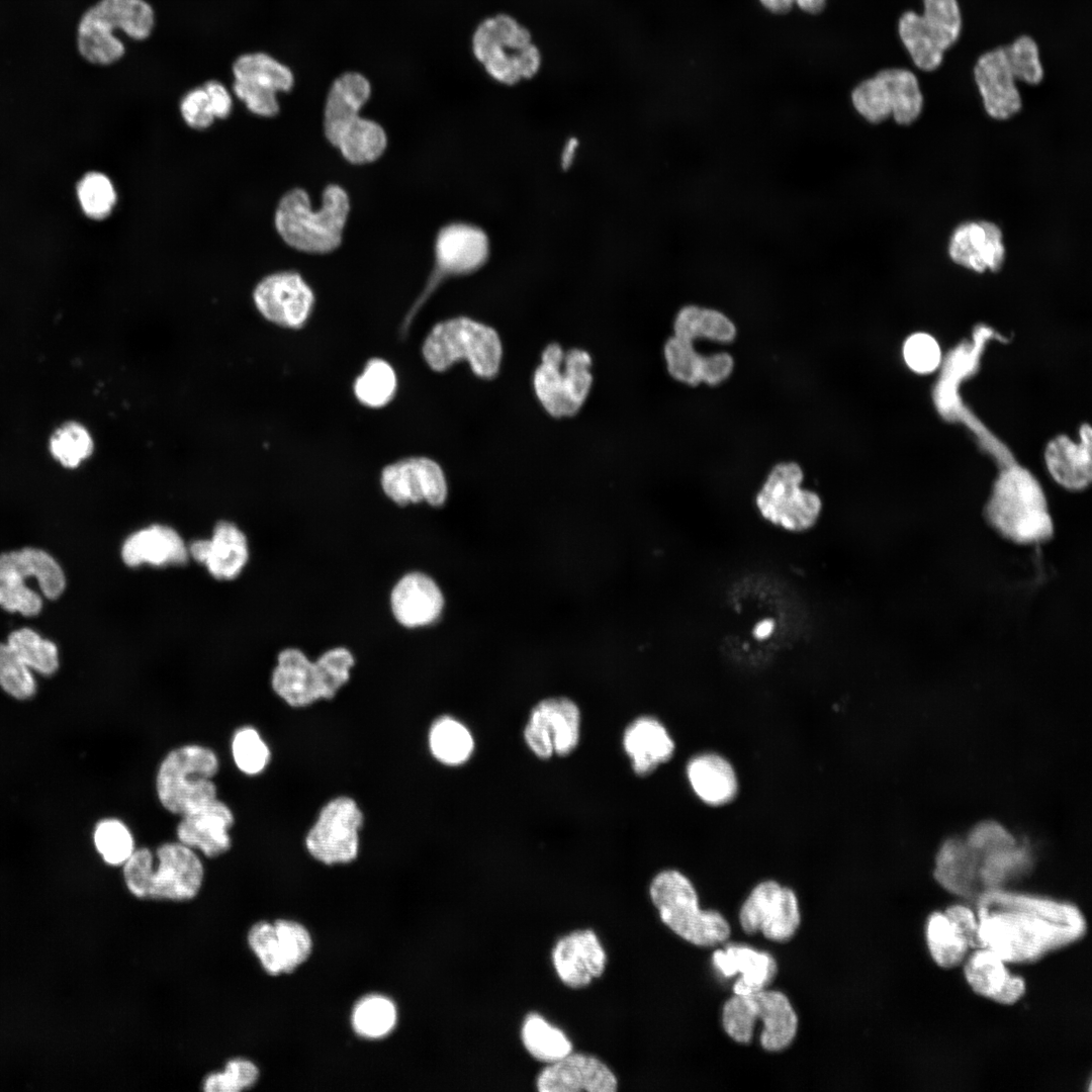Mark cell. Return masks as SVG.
<instances>
[{
    "label": "cell",
    "mask_w": 1092,
    "mask_h": 1092,
    "mask_svg": "<svg viewBox=\"0 0 1092 1092\" xmlns=\"http://www.w3.org/2000/svg\"><path fill=\"white\" fill-rule=\"evenodd\" d=\"M982 947L1006 963H1031L1074 943L1086 932V920L1073 904L999 890L978 900Z\"/></svg>",
    "instance_id": "cell-1"
},
{
    "label": "cell",
    "mask_w": 1092,
    "mask_h": 1092,
    "mask_svg": "<svg viewBox=\"0 0 1092 1092\" xmlns=\"http://www.w3.org/2000/svg\"><path fill=\"white\" fill-rule=\"evenodd\" d=\"M1030 844L995 821H984L939 847L933 875L946 891L978 900L1005 890L1033 867Z\"/></svg>",
    "instance_id": "cell-2"
},
{
    "label": "cell",
    "mask_w": 1092,
    "mask_h": 1092,
    "mask_svg": "<svg viewBox=\"0 0 1092 1092\" xmlns=\"http://www.w3.org/2000/svg\"><path fill=\"white\" fill-rule=\"evenodd\" d=\"M988 525L1017 545L1048 542L1054 524L1046 499L1035 477L1026 469L1009 465L997 478L985 507Z\"/></svg>",
    "instance_id": "cell-3"
},
{
    "label": "cell",
    "mask_w": 1092,
    "mask_h": 1092,
    "mask_svg": "<svg viewBox=\"0 0 1092 1092\" xmlns=\"http://www.w3.org/2000/svg\"><path fill=\"white\" fill-rule=\"evenodd\" d=\"M349 212V195L337 184L325 188L321 207L315 210L308 193L293 188L279 200L274 223L278 235L290 248L324 255L340 247Z\"/></svg>",
    "instance_id": "cell-4"
},
{
    "label": "cell",
    "mask_w": 1092,
    "mask_h": 1092,
    "mask_svg": "<svg viewBox=\"0 0 1092 1092\" xmlns=\"http://www.w3.org/2000/svg\"><path fill=\"white\" fill-rule=\"evenodd\" d=\"M128 891L136 898L187 901L197 896L204 869L194 850L183 843L165 842L156 850L134 849L122 864Z\"/></svg>",
    "instance_id": "cell-5"
},
{
    "label": "cell",
    "mask_w": 1092,
    "mask_h": 1092,
    "mask_svg": "<svg viewBox=\"0 0 1092 1092\" xmlns=\"http://www.w3.org/2000/svg\"><path fill=\"white\" fill-rule=\"evenodd\" d=\"M155 25V10L146 0H98L80 18L77 50L90 64L112 65L125 54V46L115 35L116 30L133 40H146Z\"/></svg>",
    "instance_id": "cell-6"
},
{
    "label": "cell",
    "mask_w": 1092,
    "mask_h": 1092,
    "mask_svg": "<svg viewBox=\"0 0 1092 1092\" xmlns=\"http://www.w3.org/2000/svg\"><path fill=\"white\" fill-rule=\"evenodd\" d=\"M427 364L444 371L466 360L475 375L494 377L503 358L502 341L494 329L469 317L459 316L437 324L423 345Z\"/></svg>",
    "instance_id": "cell-7"
},
{
    "label": "cell",
    "mask_w": 1092,
    "mask_h": 1092,
    "mask_svg": "<svg viewBox=\"0 0 1092 1092\" xmlns=\"http://www.w3.org/2000/svg\"><path fill=\"white\" fill-rule=\"evenodd\" d=\"M649 895L663 923L687 941L711 946L730 934L726 919L717 911L701 910L692 882L676 870H663L651 881Z\"/></svg>",
    "instance_id": "cell-8"
},
{
    "label": "cell",
    "mask_w": 1092,
    "mask_h": 1092,
    "mask_svg": "<svg viewBox=\"0 0 1092 1092\" xmlns=\"http://www.w3.org/2000/svg\"><path fill=\"white\" fill-rule=\"evenodd\" d=\"M472 50L486 72L509 86L534 77L541 66V54L530 31L507 14L486 18L477 26Z\"/></svg>",
    "instance_id": "cell-9"
},
{
    "label": "cell",
    "mask_w": 1092,
    "mask_h": 1092,
    "mask_svg": "<svg viewBox=\"0 0 1092 1092\" xmlns=\"http://www.w3.org/2000/svg\"><path fill=\"white\" fill-rule=\"evenodd\" d=\"M219 762L208 747L189 744L171 750L162 760L156 778L160 803L169 812L183 815L216 798L212 778Z\"/></svg>",
    "instance_id": "cell-10"
},
{
    "label": "cell",
    "mask_w": 1092,
    "mask_h": 1092,
    "mask_svg": "<svg viewBox=\"0 0 1092 1092\" xmlns=\"http://www.w3.org/2000/svg\"><path fill=\"white\" fill-rule=\"evenodd\" d=\"M34 579L42 596L58 599L65 590V573L47 551L25 547L0 554V607L32 617L42 608L41 596L27 585Z\"/></svg>",
    "instance_id": "cell-11"
},
{
    "label": "cell",
    "mask_w": 1092,
    "mask_h": 1092,
    "mask_svg": "<svg viewBox=\"0 0 1092 1092\" xmlns=\"http://www.w3.org/2000/svg\"><path fill=\"white\" fill-rule=\"evenodd\" d=\"M590 367L592 357L585 350L564 351L556 343L543 350L533 374V388L550 416L567 418L579 412L592 388Z\"/></svg>",
    "instance_id": "cell-12"
},
{
    "label": "cell",
    "mask_w": 1092,
    "mask_h": 1092,
    "mask_svg": "<svg viewBox=\"0 0 1092 1092\" xmlns=\"http://www.w3.org/2000/svg\"><path fill=\"white\" fill-rule=\"evenodd\" d=\"M756 1020L763 1023L760 1041L766 1051L785 1049L796 1035L797 1015L788 998L779 991L762 989L745 995L735 994L723 1007L724 1029L738 1042L750 1041Z\"/></svg>",
    "instance_id": "cell-13"
},
{
    "label": "cell",
    "mask_w": 1092,
    "mask_h": 1092,
    "mask_svg": "<svg viewBox=\"0 0 1092 1092\" xmlns=\"http://www.w3.org/2000/svg\"><path fill=\"white\" fill-rule=\"evenodd\" d=\"M923 14L904 12L898 22L899 36L913 63L923 71L937 69L944 52L962 31V15L957 0H923Z\"/></svg>",
    "instance_id": "cell-14"
},
{
    "label": "cell",
    "mask_w": 1092,
    "mask_h": 1092,
    "mask_svg": "<svg viewBox=\"0 0 1092 1092\" xmlns=\"http://www.w3.org/2000/svg\"><path fill=\"white\" fill-rule=\"evenodd\" d=\"M851 102L857 113L872 123L893 116L897 123L907 125L920 115L923 96L911 71L889 68L859 83L851 92Z\"/></svg>",
    "instance_id": "cell-15"
},
{
    "label": "cell",
    "mask_w": 1092,
    "mask_h": 1092,
    "mask_svg": "<svg viewBox=\"0 0 1092 1092\" xmlns=\"http://www.w3.org/2000/svg\"><path fill=\"white\" fill-rule=\"evenodd\" d=\"M803 472L796 463H781L756 495L761 516L786 530L801 532L815 525L822 504L813 491L800 487Z\"/></svg>",
    "instance_id": "cell-16"
},
{
    "label": "cell",
    "mask_w": 1092,
    "mask_h": 1092,
    "mask_svg": "<svg viewBox=\"0 0 1092 1092\" xmlns=\"http://www.w3.org/2000/svg\"><path fill=\"white\" fill-rule=\"evenodd\" d=\"M233 91L247 109L261 117H273L279 110L278 92H289L294 84L292 71L267 53H245L232 65Z\"/></svg>",
    "instance_id": "cell-17"
},
{
    "label": "cell",
    "mask_w": 1092,
    "mask_h": 1092,
    "mask_svg": "<svg viewBox=\"0 0 1092 1092\" xmlns=\"http://www.w3.org/2000/svg\"><path fill=\"white\" fill-rule=\"evenodd\" d=\"M580 732L581 712L577 704L566 697H550L530 711L523 738L536 757L548 759L554 754L566 756L573 752Z\"/></svg>",
    "instance_id": "cell-18"
},
{
    "label": "cell",
    "mask_w": 1092,
    "mask_h": 1092,
    "mask_svg": "<svg viewBox=\"0 0 1092 1092\" xmlns=\"http://www.w3.org/2000/svg\"><path fill=\"white\" fill-rule=\"evenodd\" d=\"M362 822L363 815L353 799L338 797L330 801L306 835L308 852L327 864L352 861L357 856Z\"/></svg>",
    "instance_id": "cell-19"
},
{
    "label": "cell",
    "mask_w": 1092,
    "mask_h": 1092,
    "mask_svg": "<svg viewBox=\"0 0 1092 1092\" xmlns=\"http://www.w3.org/2000/svg\"><path fill=\"white\" fill-rule=\"evenodd\" d=\"M739 921L748 934L760 931L768 939L786 941L800 924L797 897L776 881L760 882L743 903Z\"/></svg>",
    "instance_id": "cell-20"
},
{
    "label": "cell",
    "mask_w": 1092,
    "mask_h": 1092,
    "mask_svg": "<svg viewBox=\"0 0 1092 1092\" xmlns=\"http://www.w3.org/2000/svg\"><path fill=\"white\" fill-rule=\"evenodd\" d=\"M384 494L394 504L427 503L441 508L448 497V484L441 466L427 457H411L383 468L380 477Z\"/></svg>",
    "instance_id": "cell-21"
},
{
    "label": "cell",
    "mask_w": 1092,
    "mask_h": 1092,
    "mask_svg": "<svg viewBox=\"0 0 1092 1092\" xmlns=\"http://www.w3.org/2000/svg\"><path fill=\"white\" fill-rule=\"evenodd\" d=\"M247 939L261 966L271 976L295 970L308 958L312 947L307 929L286 919L255 923Z\"/></svg>",
    "instance_id": "cell-22"
},
{
    "label": "cell",
    "mask_w": 1092,
    "mask_h": 1092,
    "mask_svg": "<svg viewBox=\"0 0 1092 1092\" xmlns=\"http://www.w3.org/2000/svg\"><path fill=\"white\" fill-rule=\"evenodd\" d=\"M253 301L268 322L298 329L308 318L314 295L300 274L280 271L265 276L253 290Z\"/></svg>",
    "instance_id": "cell-23"
},
{
    "label": "cell",
    "mask_w": 1092,
    "mask_h": 1092,
    "mask_svg": "<svg viewBox=\"0 0 1092 1092\" xmlns=\"http://www.w3.org/2000/svg\"><path fill=\"white\" fill-rule=\"evenodd\" d=\"M271 686L277 696L294 708L306 707L320 699L331 700L336 696L318 661H311L295 647L279 652Z\"/></svg>",
    "instance_id": "cell-24"
},
{
    "label": "cell",
    "mask_w": 1092,
    "mask_h": 1092,
    "mask_svg": "<svg viewBox=\"0 0 1092 1092\" xmlns=\"http://www.w3.org/2000/svg\"><path fill=\"white\" fill-rule=\"evenodd\" d=\"M389 606L394 620L403 628L416 629L435 623L443 613L445 597L429 574L411 571L393 584Z\"/></svg>",
    "instance_id": "cell-25"
},
{
    "label": "cell",
    "mask_w": 1092,
    "mask_h": 1092,
    "mask_svg": "<svg viewBox=\"0 0 1092 1092\" xmlns=\"http://www.w3.org/2000/svg\"><path fill=\"white\" fill-rule=\"evenodd\" d=\"M490 243L486 233L467 222L442 228L435 242V259L441 275H466L488 260Z\"/></svg>",
    "instance_id": "cell-26"
},
{
    "label": "cell",
    "mask_w": 1092,
    "mask_h": 1092,
    "mask_svg": "<svg viewBox=\"0 0 1092 1092\" xmlns=\"http://www.w3.org/2000/svg\"><path fill=\"white\" fill-rule=\"evenodd\" d=\"M536 1085L540 1092H614L618 1081L596 1057L569 1053L546 1067L539 1074Z\"/></svg>",
    "instance_id": "cell-27"
},
{
    "label": "cell",
    "mask_w": 1092,
    "mask_h": 1092,
    "mask_svg": "<svg viewBox=\"0 0 1092 1092\" xmlns=\"http://www.w3.org/2000/svg\"><path fill=\"white\" fill-rule=\"evenodd\" d=\"M690 789L710 808H722L739 794V777L732 761L724 754L706 750L689 758L685 767Z\"/></svg>",
    "instance_id": "cell-28"
},
{
    "label": "cell",
    "mask_w": 1092,
    "mask_h": 1092,
    "mask_svg": "<svg viewBox=\"0 0 1092 1092\" xmlns=\"http://www.w3.org/2000/svg\"><path fill=\"white\" fill-rule=\"evenodd\" d=\"M234 822L232 810L215 798L183 814L176 834L184 845L199 849L206 857H215L231 848L229 830Z\"/></svg>",
    "instance_id": "cell-29"
},
{
    "label": "cell",
    "mask_w": 1092,
    "mask_h": 1092,
    "mask_svg": "<svg viewBox=\"0 0 1092 1092\" xmlns=\"http://www.w3.org/2000/svg\"><path fill=\"white\" fill-rule=\"evenodd\" d=\"M189 558L205 566L218 580H232L241 574L249 559V545L244 532L229 521L218 522L208 539L188 545Z\"/></svg>",
    "instance_id": "cell-30"
},
{
    "label": "cell",
    "mask_w": 1092,
    "mask_h": 1092,
    "mask_svg": "<svg viewBox=\"0 0 1092 1092\" xmlns=\"http://www.w3.org/2000/svg\"><path fill=\"white\" fill-rule=\"evenodd\" d=\"M974 77L987 113L995 119H1007L1021 109V97L1004 48L983 54L974 67Z\"/></svg>",
    "instance_id": "cell-31"
},
{
    "label": "cell",
    "mask_w": 1092,
    "mask_h": 1092,
    "mask_svg": "<svg viewBox=\"0 0 1092 1092\" xmlns=\"http://www.w3.org/2000/svg\"><path fill=\"white\" fill-rule=\"evenodd\" d=\"M552 961L565 985L581 988L604 973L607 957L596 933L585 929L560 938L552 950Z\"/></svg>",
    "instance_id": "cell-32"
},
{
    "label": "cell",
    "mask_w": 1092,
    "mask_h": 1092,
    "mask_svg": "<svg viewBox=\"0 0 1092 1092\" xmlns=\"http://www.w3.org/2000/svg\"><path fill=\"white\" fill-rule=\"evenodd\" d=\"M622 744L633 771L639 777L648 776L669 761L676 747L666 726L650 715L639 716L626 726Z\"/></svg>",
    "instance_id": "cell-33"
},
{
    "label": "cell",
    "mask_w": 1092,
    "mask_h": 1092,
    "mask_svg": "<svg viewBox=\"0 0 1092 1092\" xmlns=\"http://www.w3.org/2000/svg\"><path fill=\"white\" fill-rule=\"evenodd\" d=\"M949 256L957 264L977 272L1001 268L1005 249L1000 229L989 221H970L958 226L949 242Z\"/></svg>",
    "instance_id": "cell-34"
},
{
    "label": "cell",
    "mask_w": 1092,
    "mask_h": 1092,
    "mask_svg": "<svg viewBox=\"0 0 1092 1092\" xmlns=\"http://www.w3.org/2000/svg\"><path fill=\"white\" fill-rule=\"evenodd\" d=\"M121 558L129 567L144 564L170 566L184 564L188 546L173 528L154 524L131 533L121 546Z\"/></svg>",
    "instance_id": "cell-35"
},
{
    "label": "cell",
    "mask_w": 1092,
    "mask_h": 1092,
    "mask_svg": "<svg viewBox=\"0 0 1092 1092\" xmlns=\"http://www.w3.org/2000/svg\"><path fill=\"white\" fill-rule=\"evenodd\" d=\"M995 952L977 948L967 960L964 974L972 989L981 996L1001 1004H1013L1025 993V982L1011 974Z\"/></svg>",
    "instance_id": "cell-36"
},
{
    "label": "cell",
    "mask_w": 1092,
    "mask_h": 1092,
    "mask_svg": "<svg viewBox=\"0 0 1092 1092\" xmlns=\"http://www.w3.org/2000/svg\"><path fill=\"white\" fill-rule=\"evenodd\" d=\"M370 94L369 81L359 73H345L334 81L327 95L323 119L324 134L332 146L360 117V110Z\"/></svg>",
    "instance_id": "cell-37"
},
{
    "label": "cell",
    "mask_w": 1092,
    "mask_h": 1092,
    "mask_svg": "<svg viewBox=\"0 0 1092 1092\" xmlns=\"http://www.w3.org/2000/svg\"><path fill=\"white\" fill-rule=\"evenodd\" d=\"M1080 435V444L1074 443L1066 436L1057 437L1049 443L1044 453L1052 477L1070 490L1086 488L1092 477L1090 427L1083 425Z\"/></svg>",
    "instance_id": "cell-38"
},
{
    "label": "cell",
    "mask_w": 1092,
    "mask_h": 1092,
    "mask_svg": "<svg viewBox=\"0 0 1092 1092\" xmlns=\"http://www.w3.org/2000/svg\"><path fill=\"white\" fill-rule=\"evenodd\" d=\"M664 358L669 374L690 385L704 381L715 385L723 381L729 372V362L723 353L711 356L699 354L693 341L672 336L664 345Z\"/></svg>",
    "instance_id": "cell-39"
},
{
    "label": "cell",
    "mask_w": 1092,
    "mask_h": 1092,
    "mask_svg": "<svg viewBox=\"0 0 1092 1092\" xmlns=\"http://www.w3.org/2000/svg\"><path fill=\"white\" fill-rule=\"evenodd\" d=\"M714 966L725 977L740 973L741 978L735 983V994L745 995L764 989L777 973L774 958L762 951L747 946L730 945L725 950L713 953Z\"/></svg>",
    "instance_id": "cell-40"
},
{
    "label": "cell",
    "mask_w": 1092,
    "mask_h": 1092,
    "mask_svg": "<svg viewBox=\"0 0 1092 1092\" xmlns=\"http://www.w3.org/2000/svg\"><path fill=\"white\" fill-rule=\"evenodd\" d=\"M334 147L351 164H369L385 152L387 134L378 122L360 116L343 131Z\"/></svg>",
    "instance_id": "cell-41"
},
{
    "label": "cell",
    "mask_w": 1092,
    "mask_h": 1092,
    "mask_svg": "<svg viewBox=\"0 0 1092 1092\" xmlns=\"http://www.w3.org/2000/svg\"><path fill=\"white\" fill-rule=\"evenodd\" d=\"M925 936L932 959L945 969L959 966L971 948L963 932L945 913L930 914L925 925Z\"/></svg>",
    "instance_id": "cell-42"
},
{
    "label": "cell",
    "mask_w": 1092,
    "mask_h": 1092,
    "mask_svg": "<svg viewBox=\"0 0 1092 1092\" xmlns=\"http://www.w3.org/2000/svg\"><path fill=\"white\" fill-rule=\"evenodd\" d=\"M673 331V336L689 341L707 338L727 343L736 335L733 323L723 313L695 305L685 306L678 311Z\"/></svg>",
    "instance_id": "cell-43"
},
{
    "label": "cell",
    "mask_w": 1092,
    "mask_h": 1092,
    "mask_svg": "<svg viewBox=\"0 0 1092 1092\" xmlns=\"http://www.w3.org/2000/svg\"><path fill=\"white\" fill-rule=\"evenodd\" d=\"M429 742L433 755L448 765L464 763L474 748L470 731L462 723L447 716L434 722Z\"/></svg>",
    "instance_id": "cell-44"
},
{
    "label": "cell",
    "mask_w": 1092,
    "mask_h": 1092,
    "mask_svg": "<svg viewBox=\"0 0 1092 1092\" xmlns=\"http://www.w3.org/2000/svg\"><path fill=\"white\" fill-rule=\"evenodd\" d=\"M521 1038L526 1050L535 1059L550 1064L572 1051V1044L566 1035L537 1013L526 1016Z\"/></svg>",
    "instance_id": "cell-45"
},
{
    "label": "cell",
    "mask_w": 1092,
    "mask_h": 1092,
    "mask_svg": "<svg viewBox=\"0 0 1092 1092\" xmlns=\"http://www.w3.org/2000/svg\"><path fill=\"white\" fill-rule=\"evenodd\" d=\"M6 643L31 670L46 676L58 670L60 661L57 645L42 638L36 631L30 628L14 630L9 634Z\"/></svg>",
    "instance_id": "cell-46"
},
{
    "label": "cell",
    "mask_w": 1092,
    "mask_h": 1092,
    "mask_svg": "<svg viewBox=\"0 0 1092 1092\" xmlns=\"http://www.w3.org/2000/svg\"><path fill=\"white\" fill-rule=\"evenodd\" d=\"M94 441L86 427L74 421L58 427L49 440L53 458L66 468H77L93 453Z\"/></svg>",
    "instance_id": "cell-47"
},
{
    "label": "cell",
    "mask_w": 1092,
    "mask_h": 1092,
    "mask_svg": "<svg viewBox=\"0 0 1092 1092\" xmlns=\"http://www.w3.org/2000/svg\"><path fill=\"white\" fill-rule=\"evenodd\" d=\"M396 390V376L392 367L382 359H371L356 379L354 392L357 399L368 406L380 407L389 402Z\"/></svg>",
    "instance_id": "cell-48"
},
{
    "label": "cell",
    "mask_w": 1092,
    "mask_h": 1092,
    "mask_svg": "<svg viewBox=\"0 0 1092 1092\" xmlns=\"http://www.w3.org/2000/svg\"><path fill=\"white\" fill-rule=\"evenodd\" d=\"M396 1023V1009L391 1000L380 995L361 999L352 1013L355 1031L365 1037L379 1038L388 1034Z\"/></svg>",
    "instance_id": "cell-49"
},
{
    "label": "cell",
    "mask_w": 1092,
    "mask_h": 1092,
    "mask_svg": "<svg viewBox=\"0 0 1092 1092\" xmlns=\"http://www.w3.org/2000/svg\"><path fill=\"white\" fill-rule=\"evenodd\" d=\"M77 197L83 212L92 219L110 215L117 193L111 180L101 172H88L77 185Z\"/></svg>",
    "instance_id": "cell-50"
},
{
    "label": "cell",
    "mask_w": 1092,
    "mask_h": 1092,
    "mask_svg": "<svg viewBox=\"0 0 1092 1092\" xmlns=\"http://www.w3.org/2000/svg\"><path fill=\"white\" fill-rule=\"evenodd\" d=\"M93 839L97 851L110 866H122L134 851L132 835L118 819L100 821L95 827Z\"/></svg>",
    "instance_id": "cell-51"
},
{
    "label": "cell",
    "mask_w": 1092,
    "mask_h": 1092,
    "mask_svg": "<svg viewBox=\"0 0 1092 1092\" xmlns=\"http://www.w3.org/2000/svg\"><path fill=\"white\" fill-rule=\"evenodd\" d=\"M0 687L17 700L30 699L36 692L31 669L7 643H0Z\"/></svg>",
    "instance_id": "cell-52"
},
{
    "label": "cell",
    "mask_w": 1092,
    "mask_h": 1092,
    "mask_svg": "<svg viewBox=\"0 0 1092 1092\" xmlns=\"http://www.w3.org/2000/svg\"><path fill=\"white\" fill-rule=\"evenodd\" d=\"M232 752L236 765L246 775H258L267 766L270 750L253 727H243L234 735Z\"/></svg>",
    "instance_id": "cell-53"
},
{
    "label": "cell",
    "mask_w": 1092,
    "mask_h": 1092,
    "mask_svg": "<svg viewBox=\"0 0 1092 1092\" xmlns=\"http://www.w3.org/2000/svg\"><path fill=\"white\" fill-rule=\"evenodd\" d=\"M1003 48L1016 80L1030 85L1041 82L1043 69L1037 44L1032 37L1021 35Z\"/></svg>",
    "instance_id": "cell-54"
},
{
    "label": "cell",
    "mask_w": 1092,
    "mask_h": 1092,
    "mask_svg": "<svg viewBox=\"0 0 1092 1092\" xmlns=\"http://www.w3.org/2000/svg\"><path fill=\"white\" fill-rule=\"evenodd\" d=\"M259 1079L258 1067L246 1059L230 1060L222 1072L211 1073L203 1081L205 1092H240L253 1087Z\"/></svg>",
    "instance_id": "cell-55"
},
{
    "label": "cell",
    "mask_w": 1092,
    "mask_h": 1092,
    "mask_svg": "<svg viewBox=\"0 0 1092 1092\" xmlns=\"http://www.w3.org/2000/svg\"><path fill=\"white\" fill-rule=\"evenodd\" d=\"M906 364L917 373L934 371L940 363V349L930 335L917 333L910 336L903 348Z\"/></svg>",
    "instance_id": "cell-56"
},
{
    "label": "cell",
    "mask_w": 1092,
    "mask_h": 1092,
    "mask_svg": "<svg viewBox=\"0 0 1092 1092\" xmlns=\"http://www.w3.org/2000/svg\"><path fill=\"white\" fill-rule=\"evenodd\" d=\"M179 110L185 123L193 129H205L215 119L203 86L187 91L180 100Z\"/></svg>",
    "instance_id": "cell-57"
},
{
    "label": "cell",
    "mask_w": 1092,
    "mask_h": 1092,
    "mask_svg": "<svg viewBox=\"0 0 1092 1092\" xmlns=\"http://www.w3.org/2000/svg\"><path fill=\"white\" fill-rule=\"evenodd\" d=\"M944 913L963 932L970 947H982L979 937L978 917L970 908L963 905H953L948 907Z\"/></svg>",
    "instance_id": "cell-58"
},
{
    "label": "cell",
    "mask_w": 1092,
    "mask_h": 1092,
    "mask_svg": "<svg viewBox=\"0 0 1092 1092\" xmlns=\"http://www.w3.org/2000/svg\"><path fill=\"white\" fill-rule=\"evenodd\" d=\"M212 113L215 118H226L233 109V98L225 86L217 80H209L203 84Z\"/></svg>",
    "instance_id": "cell-59"
},
{
    "label": "cell",
    "mask_w": 1092,
    "mask_h": 1092,
    "mask_svg": "<svg viewBox=\"0 0 1092 1092\" xmlns=\"http://www.w3.org/2000/svg\"><path fill=\"white\" fill-rule=\"evenodd\" d=\"M578 146L579 142L574 136L568 139L565 143L560 156V164L564 170L573 164Z\"/></svg>",
    "instance_id": "cell-60"
},
{
    "label": "cell",
    "mask_w": 1092,
    "mask_h": 1092,
    "mask_svg": "<svg viewBox=\"0 0 1092 1092\" xmlns=\"http://www.w3.org/2000/svg\"><path fill=\"white\" fill-rule=\"evenodd\" d=\"M760 3L772 13H788L795 4V0H759Z\"/></svg>",
    "instance_id": "cell-61"
},
{
    "label": "cell",
    "mask_w": 1092,
    "mask_h": 1092,
    "mask_svg": "<svg viewBox=\"0 0 1092 1092\" xmlns=\"http://www.w3.org/2000/svg\"><path fill=\"white\" fill-rule=\"evenodd\" d=\"M775 627L776 624L772 619H764L754 626L752 631L753 636L756 639H765L772 634Z\"/></svg>",
    "instance_id": "cell-62"
},
{
    "label": "cell",
    "mask_w": 1092,
    "mask_h": 1092,
    "mask_svg": "<svg viewBox=\"0 0 1092 1092\" xmlns=\"http://www.w3.org/2000/svg\"><path fill=\"white\" fill-rule=\"evenodd\" d=\"M795 3L803 11L811 14H817L825 8L826 0H795Z\"/></svg>",
    "instance_id": "cell-63"
}]
</instances>
